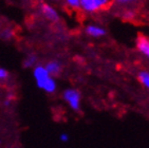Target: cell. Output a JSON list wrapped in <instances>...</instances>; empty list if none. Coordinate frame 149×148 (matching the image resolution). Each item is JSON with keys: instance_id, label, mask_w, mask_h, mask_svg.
Segmentation results:
<instances>
[{"instance_id": "obj_1", "label": "cell", "mask_w": 149, "mask_h": 148, "mask_svg": "<svg viewBox=\"0 0 149 148\" xmlns=\"http://www.w3.org/2000/svg\"><path fill=\"white\" fill-rule=\"evenodd\" d=\"M112 2L113 0H80V10L87 14H95L110 8Z\"/></svg>"}, {"instance_id": "obj_2", "label": "cell", "mask_w": 149, "mask_h": 148, "mask_svg": "<svg viewBox=\"0 0 149 148\" xmlns=\"http://www.w3.org/2000/svg\"><path fill=\"white\" fill-rule=\"evenodd\" d=\"M63 98L73 110L77 111L80 108V93L75 89H67L63 92Z\"/></svg>"}, {"instance_id": "obj_3", "label": "cell", "mask_w": 149, "mask_h": 148, "mask_svg": "<svg viewBox=\"0 0 149 148\" xmlns=\"http://www.w3.org/2000/svg\"><path fill=\"white\" fill-rule=\"evenodd\" d=\"M40 12L47 19L52 21V22H56L59 20V15H58L57 11L48 3H41L40 4Z\"/></svg>"}, {"instance_id": "obj_4", "label": "cell", "mask_w": 149, "mask_h": 148, "mask_svg": "<svg viewBox=\"0 0 149 148\" xmlns=\"http://www.w3.org/2000/svg\"><path fill=\"white\" fill-rule=\"evenodd\" d=\"M136 49L141 54L149 60V37L146 35H140L136 39Z\"/></svg>"}, {"instance_id": "obj_5", "label": "cell", "mask_w": 149, "mask_h": 148, "mask_svg": "<svg viewBox=\"0 0 149 148\" xmlns=\"http://www.w3.org/2000/svg\"><path fill=\"white\" fill-rule=\"evenodd\" d=\"M34 75L39 88H43V86L47 83V80L50 78V74L48 73L46 68H43V67H37V68L35 69Z\"/></svg>"}, {"instance_id": "obj_6", "label": "cell", "mask_w": 149, "mask_h": 148, "mask_svg": "<svg viewBox=\"0 0 149 148\" xmlns=\"http://www.w3.org/2000/svg\"><path fill=\"white\" fill-rule=\"evenodd\" d=\"M86 33L87 35L93 37V38H100L106 35V30L103 27L97 26V24H89L86 27Z\"/></svg>"}, {"instance_id": "obj_7", "label": "cell", "mask_w": 149, "mask_h": 148, "mask_svg": "<svg viewBox=\"0 0 149 148\" xmlns=\"http://www.w3.org/2000/svg\"><path fill=\"white\" fill-rule=\"evenodd\" d=\"M46 70L50 75H58L61 71V66L58 61L53 60V61H50V63L47 64Z\"/></svg>"}, {"instance_id": "obj_8", "label": "cell", "mask_w": 149, "mask_h": 148, "mask_svg": "<svg viewBox=\"0 0 149 148\" xmlns=\"http://www.w3.org/2000/svg\"><path fill=\"white\" fill-rule=\"evenodd\" d=\"M120 15H122V18L125 20H133L136 17V11L131 6L123 8V11H122Z\"/></svg>"}, {"instance_id": "obj_9", "label": "cell", "mask_w": 149, "mask_h": 148, "mask_svg": "<svg viewBox=\"0 0 149 148\" xmlns=\"http://www.w3.org/2000/svg\"><path fill=\"white\" fill-rule=\"evenodd\" d=\"M138 77H139L140 83L142 84V85H143L147 90H149V72L145 71V70L140 71L139 72Z\"/></svg>"}, {"instance_id": "obj_10", "label": "cell", "mask_w": 149, "mask_h": 148, "mask_svg": "<svg viewBox=\"0 0 149 148\" xmlns=\"http://www.w3.org/2000/svg\"><path fill=\"white\" fill-rule=\"evenodd\" d=\"M139 0H113V2L116 6H120V8H128V6H132L133 4L138 2Z\"/></svg>"}, {"instance_id": "obj_11", "label": "cell", "mask_w": 149, "mask_h": 148, "mask_svg": "<svg viewBox=\"0 0 149 148\" xmlns=\"http://www.w3.org/2000/svg\"><path fill=\"white\" fill-rule=\"evenodd\" d=\"M65 4L70 10H80V0H65Z\"/></svg>"}, {"instance_id": "obj_12", "label": "cell", "mask_w": 149, "mask_h": 148, "mask_svg": "<svg viewBox=\"0 0 149 148\" xmlns=\"http://www.w3.org/2000/svg\"><path fill=\"white\" fill-rule=\"evenodd\" d=\"M42 89H45L47 92H54L55 89H56V83H55L52 77H50L49 80H47V83L45 84Z\"/></svg>"}, {"instance_id": "obj_13", "label": "cell", "mask_w": 149, "mask_h": 148, "mask_svg": "<svg viewBox=\"0 0 149 148\" xmlns=\"http://www.w3.org/2000/svg\"><path fill=\"white\" fill-rule=\"evenodd\" d=\"M35 61H36V57L35 56L28 57L26 60V63H24V66H26V67H31V66L34 65Z\"/></svg>"}, {"instance_id": "obj_14", "label": "cell", "mask_w": 149, "mask_h": 148, "mask_svg": "<svg viewBox=\"0 0 149 148\" xmlns=\"http://www.w3.org/2000/svg\"><path fill=\"white\" fill-rule=\"evenodd\" d=\"M8 76H9V73H8V71H6V70H4V69H2V68H0V80H6Z\"/></svg>"}, {"instance_id": "obj_15", "label": "cell", "mask_w": 149, "mask_h": 148, "mask_svg": "<svg viewBox=\"0 0 149 148\" xmlns=\"http://www.w3.org/2000/svg\"><path fill=\"white\" fill-rule=\"evenodd\" d=\"M60 140H61V142H68V140H69V135L67 133H63L60 135Z\"/></svg>"}, {"instance_id": "obj_16", "label": "cell", "mask_w": 149, "mask_h": 148, "mask_svg": "<svg viewBox=\"0 0 149 148\" xmlns=\"http://www.w3.org/2000/svg\"><path fill=\"white\" fill-rule=\"evenodd\" d=\"M2 35H3V37H4V38H10V37H11V35H12V33L10 31H6V32H3Z\"/></svg>"}]
</instances>
